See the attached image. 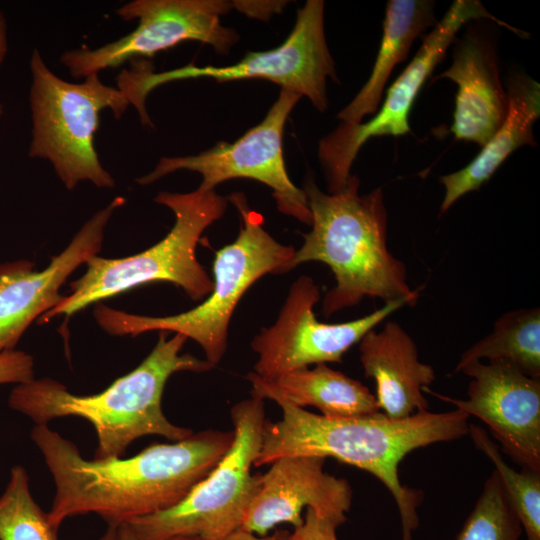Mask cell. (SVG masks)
Wrapping results in <instances>:
<instances>
[{
    "label": "cell",
    "instance_id": "obj_1",
    "mask_svg": "<svg viewBox=\"0 0 540 540\" xmlns=\"http://www.w3.org/2000/svg\"><path fill=\"white\" fill-rule=\"evenodd\" d=\"M31 439L52 474L56 492L48 517L59 529L70 517L95 513L120 526L178 504L230 449L234 431L207 430L171 444L155 443L130 457L87 460L47 425Z\"/></svg>",
    "mask_w": 540,
    "mask_h": 540
},
{
    "label": "cell",
    "instance_id": "obj_2",
    "mask_svg": "<svg viewBox=\"0 0 540 540\" xmlns=\"http://www.w3.org/2000/svg\"><path fill=\"white\" fill-rule=\"evenodd\" d=\"M282 418L264 421L262 442L254 466L285 456H320L355 466L376 477L392 495L400 515L402 540H412L419 526L420 490L402 484L399 465L413 450L460 439L468 434L469 415L418 412L401 419L383 413L331 418L284 401H276Z\"/></svg>",
    "mask_w": 540,
    "mask_h": 540
},
{
    "label": "cell",
    "instance_id": "obj_3",
    "mask_svg": "<svg viewBox=\"0 0 540 540\" xmlns=\"http://www.w3.org/2000/svg\"><path fill=\"white\" fill-rule=\"evenodd\" d=\"M360 180L351 175L338 192L324 193L313 180L304 192L311 212V231L295 250L290 270L305 262H322L332 271L335 286L324 296L325 317L353 307L364 298L414 305L418 292L407 283L404 263L387 247L388 215L381 188L359 193Z\"/></svg>",
    "mask_w": 540,
    "mask_h": 540
},
{
    "label": "cell",
    "instance_id": "obj_4",
    "mask_svg": "<svg viewBox=\"0 0 540 540\" xmlns=\"http://www.w3.org/2000/svg\"><path fill=\"white\" fill-rule=\"evenodd\" d=\"M186 341L184 335L168 339L166 332H159L150 354L100 393L75 395L54 379L34 378L12 389L8 405L36 425L66 416L88 420L98 439L94 459L121 457L133 441L146 435L183 440L192 430L171 423L162 411L166 382L176 372L201 373L214 368L206 360L180 354Z\"/></svg>",
    "mask_w": 540,
    "mask_h": 540
},
{
    "label": "cell",
    "instance_id": "obj_5",
    "mask_svg": "<svg viewBox=\"0 0 540 540\" xmlns=\"http://www.w3.org/2000/svg\"><path fill=\"white\" fill-rule=\"evenodd\" d=\"M227 199L237 208L242 225L235 241L215 253L213 289L206 299L186 312L163 317L130 314L98 303L93 315L105 332L114 336L173 332L198 343L213 367L221 361L242 296L264 275L290 271L295 253L293 246L279 243L265 230L263 216L249 208L244 194L236 192Z\"/></svg>",
    "mask_w": 540,
    "mask_h": 540
},
{
    "label": "cell",
    "instance_id": "obj_6",
    "mask_svg": "<svg viewBox=\"0 0 540 540\" xmlns=\"http://www.w3.org/2000/svg\"><path fill=\"white\" fill-rule=\"evenodd\" d=\"M154 201L168 207L175 216L169 233L152 247L132 256L89 258L86 272L70 283V294L39 317V324L59 315L70 317L92 303L156 281L180 287L194 301L211 293L213 279L198 261L196 250L203 232L224 215L227 197L215 190L197 188L188 193L161 191Z\"/></svg>",
    "mask_w": 540,
    "mask_h": 540
},
{
    "label": "cell",
    "instance_id": "obj_7",
    "mask_svg": "<svg viewBox=\"0 0 540 540\" xmlns=\"http://www.w3.org/2000/svg\"><path fill=\"white\" fill-rule=\"evenodd\" d=\"M29 104L32 137L28 156L47 160L68 190L80 182L112 189L115 180L102 166L94 145L100 113L110 109L119 119L130 102L99 74L71 83L57 76L35 48L30 57Z\"/></svg>",
    "mask_w": 540,
    "mask_h": 540
},
{
    "label": "cell",
    "instance_id": "obj_8",
    "mask_svg": "<svg viewBox=\"0 0 540 540\" xmlns=\"http://www.w3.org/2000/svg\"><path fill=\"white\" fill-rule=\"evenodd\" d=\"M211 78L217 82L265 79L299 96L307 97L320 112L327 110V79L337 81L335 63L324 31V1L307 0L297 10L294 27L285 41L274 49L247 53L228 66L189 64L154 73L149 63L140 62L123 70L119 85L140 116L146 115L145 99L159 85L175 80Z\"/></svg>",
    "mask_w": 540,
    "mask_h": 540
},
{
    "label": "cell",
    "instance_id": "obj_9",
    "mask_svg": "<svg viewBox=\"0 0 540 540\" xmlns=\"http://www.w3.org/2000/svg\"><path fill=\"white\" fill-rule=\"evenodd\" d=\"M230 415L234 439L218 465L175 506L122 524L137 539L219 540L240 527L258 487V475H251V467L261 448L264 401L242 400Z\"/></svg>",
    "mask_w": 540,
    "mask_h": 540
},
{
    "label": "cell",
    "instance_id": "obj_10",
    "mask_svg": "<svg viewBox=\"0 0 540 540\" xmlns=\"http://www.w3.org/2000/svg\"><path fill=\"white\" fill-rule=\"evenodd\" d=\"M300 99L298 94L281 90L264 119L235 141H220L196 155L161 157L155 168L136 182L149 185L179 170L199 173L202 181L198 189L202 191L215 190L218 184L235 178L256 180L272 189L281 213L310 226L306 194L290 179L282 149L286 121Z\"/></svg>",
    "mask_w": 540,
    "mask_h": 540
},
{
    "label": "cell",
    "instance_id": "obj_11",
    "mask_svg": "<svg viewBox=\"0 0 540 540\" xmlns=\"http://www.w3.org/2000/svg\"><path fill=\"white\" fill-rule=\"evenodd\" d=\"M232 8L234 1L224 0H133L115 12L123 21H138L131 33L98 48L65 51L59 61L79 79L132 58L152 57L184 41L208 44L226 55L239 40L233 29L220 23V17Z\"/></svg>",
    "mask_w": 540,
    "mask_h": 540
},
{
    "label": "cell",
    "instance_id": "obj_12",
    "mask_svg": "<svg viewBox=\"0 0 540 540\" xmlns=\"http://www.w3.org/2000/svg\"><path fill=\"white\" fill-rule=\"evenodd\" d=\"M488 19L518 36L522 32L491 15L475 0H456L443 18L425 37L415 57L389 87L383 105L368 122L355 126L340 124L319 141L318 158L324 171L328 192L340 191L351 176L352 164L370 138L403 136L410 133L409 115L416 97L442 61L460 28L471 20Z\"/></svg>",
    "mask_w": 540,
    "mask_h": 540
},
{
    "label": "cell",
    "instance_id": "obj_13",
    "mask_svg": "<svg viewBox=\"0 0 540 540\" xmlns=\"http://www.w3.org/2000/svg\"><path fill=\"white\" fill-rule=\"evenodd\" d=\"M320 288L302 275L291 285L274 324L251 341L258 359L253 373L274 379L288 372L320 363H340L343 355L387 316L406 305L393 300L368 315L343 323H323L314 314Z\"/></svg>",
    "mask_w": 540,
    "mask_h": 540
},
{
    "label": "cell",
    "instance_id": "obj_14",
    "mask_svg": "<svg viewBox=\"0 0 540 540\" xmlns=\"http://www.w3.org/2000/svg\"><path fill=\"white\" fill-rule=\"evenodd\" d=\"M467 399L423 391L484 422L502 451L522 469L540 472V379L503 361H473ZM458 372V373H459Z\"/></svg>",
    "mask_w": 540,
    "mask_h": 540
},
{
    "label": "cell",
    "instance_id": "obj_15",
    "mask_svg": "<svg viewBox=\"0 0 540 540\" xmlns=\"http://www.w3.org/2000/svg\"><path fill=\"white\" fill-rule=\"evenodd\" d=\"M124 203L118 196L96 212L42 271L28 260L0 264V354L14 350L30 324L64 298L60 288L77 267L100 252L105 227Z\"/></svg>",
    "mask_w": 540,
    "mask_h": 540
},
{
    "label": "cell",
    "instance_id": "obj_16",
    "mask_svg": "<svg viewBox=\"0 0 540 540\" xmlns=\"http://www.w3.org/2000/svg\"><path fill=\"white\" fill-rule=\"evenodd\" d=\"M326 458L320 456H285L258 475V487L244 513L240 528L265 536L282 523L300 526L304 507L317 514L340 521L352 505L349 482L324 471Z\"/></svg>",
    "mask_w": 540,
    "mask_h": 540
},
{
    "label": "cell",
    "instance_id": "obj_17",
    "mask_svg": "<svg viewBox=\"0 0 540 540\" xmlns=\"http://www.w3.org/2000/svg\"><path fill=\"white\" fill-rule=\"evenodd\" d=\"M451 66L434 80L446 78L457 85L453 123L455 139L481 148L504 122L508 95L498 71L494 45L476 31L454 40Z\"/></svg>",
    "mask_w": 540,
    "mask_h": 540
},
{
    "label": "cell",
    "instance_id": "obj_18",
    "mask_svg": "<svg viewBox=\"0 0 540 540\" xmlns=\"http://www.w3.org/2000/svg\"><path fill=\"white\" fill-rule=\"evenodd\" d=\"M360 362L376 384V400L389 418L401 419L428 411L423 388L435 381V371L419 360L411 336L395 321L370 330L359 342Z\"/></svg>",
    "mask_w": 540,
    "mask_h": 540
},
{
    "label": "cell",
    "instance_id": "obj_19",
    "mask_svg": "<svg viewBox=\"0 0 540 540\" xmlns=\"http://www.w3.org/2000/svg\"><path fill=\"white\" fill-rule=\"evenodd\" d=\"M506 118L479 154L462 169L439 178L445 188L440 214L460 197L478 190L507 157L521 146L537 145L533 124L540 116V85L530 76L512 74L507 83Z\"/></svg>",
    "mask_w": 540,
    "mask_h": 540
},
{
    "label": "cell",
    "instance_id": "obj_20",
    "mask_svg": "<svg viewBox=\"0 0 540 540\" xmlns=\"http://www.w3.org/2000/svg\"><path fill=\"white\" fill-rule=\"evenodd\" d=\"M246 378L251 383L253 398L284 401L299 408L313 406L326 417H358L380 412L375 395L365 385L325 363L274 379H263L253 372Z\"/></svg>",
    "mask_w": 540,
    "mask_h": 540
},
{
    "label": "cell",
    "instance_id": "obj_21",
    "mask_svg": "<svg viewBox=\"0 0 540 540\" xmlns=\"http://www.w3.org/2000/svg\"><path fill=\"white\" fill-rule=\"evenodd\" d=\"M437 22L433 1L387 2L383 34L371 74L352 101L337 114L342 124H361L365 116L378 111L391 72L407 58L413 42Z\"/></svg>",
    "mask_w": 540,
    "mask_h": 540
},
{
    "label": "cell",
    "instance_id": "obj_22",
    "mask_svg": "<svg viewBox=\"0 0 540 540\" xmlns=\"http://www.w3.org/2000/svg\"><path fill=\"white\" fill-rule=\"evenodd\" d=\"M506 362L524 374L540 379V310L517 309L500 316L493 331L468 348L454 372L473 361Z\"/></svg>",
    "mask_w": 540,
    "mask_h": 540
},
{
    "label": "cell",
    "instance_id": "obj_23",
    "mask_svg": "<svg viewBox=\"0 0 540 540\" xmlns=\"http://www.w3.org/2000/svg\"><path fill=\"white\" fill-rule=\"evenodd\" d=\"M468 434L476 448L494 465L508 502L522 526L525 540H540V472L512 468L504 460L500 447L480 426L469 424Z\"/></svg>",
    "mask_w": 540,
    "mask_h": 540
},
{
    "label": "cell",
    "instance_id": "obj_24",
    "mask_svg": "<svg viewBox=\"0 0 540 540\" xmlns=\"http://www.w3.org/2000/svg\"><path fill=\"white\" fill-rule=\"evenodd\" d=\"M57 533L32 497L27 471L13 466L0 495V540H58Z\"/></svg>",
    "mask_w": 540,
    "mask_h": 540
},
{
    "label": "cell",
    "instance_id": "obj_25",
    "mask_svg": "<svg viewBox=\"0 0 540 540\" xmlns=\"http://www.w3.org/2000/svg\"><path fill=\"white\" fill-rule=\"evenodd\" d=\"M523 529L494 470L455 540H522Z\"/></svg>",
    "mask_w": 540,
    "mask_h": 540
},
{
    "label": "cell",
    "instance_id": "obj_26",
    "mask_svg": "<svg viewBox=\"0 0 540 540\" xmlns=\"http://www.w3.org/2000/svg\"><path fill=\"white\" fill-rule=\"evenodd\" d=\"M342 523L317 514L307 507L303 523L294 528L287 540H338L337 529Z\"/></svg>",
    "mask_w": 540,
    "mask_h": 540
},
{
    "label": "cell",
    "instance_id": "obj_27",
    "mask_svg": "<svg viewBox=\"0 0 540 540\" xmlns=\"http://www.w3.org/2000/svg\"><path fill=\"white\" fill-rule=\"evenodd\" d=\"M34 379V360L21 350H9L0 354V385L23 384Z\"/></svg>",
    "mask_w": 540,
    "mask_h": 540
},
{
    "label": "cell",
    "instance_id": "obj_28",
    "mask_svg": "<svg viewBox=\"0 0 540 540\" xmlns=\"http://www.w3.org/2000/svg\"><path fill=\"white\" fill-rule=\"evenodd\" d=\"M235 8L239 9L242 13L259 18L268 19L273 13L281 11L285 5V1H234Z\"/></svg>",
    "mask_w": 540,
    "mask_h": 540
},
{
    "label": "cell",
    "instance_id": "obj_29",
    "mask_svg": "<svg viewBox=\"0 0 540 540\" xmlns=\"http://www.w3.org/2000/svg\"><path fill=\"white\" fill-rule=\"evenodd\" d=\"M289 534L290 532L288 530L277 529L270 535L259 536L238 527L219 540H287Z\"/></svg>",
    "mask_w": 540,
    "mask_h": 540
},
{
    "label": "cell",
    "instance_id": "obj_30",
    "mask_svg": "<svg viewBox=\"0 0 540 540\" xmlns=\"http://www.w3.org/2000/svg\"><path fill=\"white\" fill-rule=\"evenodd\" d=\"M8 52L7 23L2 10L0 9V67L3 64Z\"/></svg>",
    "mask_w": 540,
    "mask_h": 540
},
{
    "label": "cell",
    "instance_id": "obj_31",
    "mask_svg": "<svg viewBox=\"0 0 540 540\" xmlns=\"http://www.w3.org/2000/svg\"><path fill=\"white\" fill-rule=\"evenodd\" d=\"M118 527L119 526L108 525L106 531L99 540H120Z\"/></svg>",
    "mask_w": 540,
    "mask_h": 540
},
{
    "label": "cell",
    "instance_id": "obj_32",
    "mask_svg": "<svg viewBox=\"0 0 540 540\" xmlns=\"http://www.w3.org/2000/svg\"><path fill=\"white\" fill-rule=\"evenodd\" d=\"M118 530L120 540H139L122 525L118 527Z\"/></svg>",
    "mask_w": 540,
    "mask_h": 540
},
{
    "label": "cell",
    "instance_id": "obj_33",
    "mask_svg": "<svg viewBox=\"0 0 540 540\" xmlns=\"http://www.w3.org/2000/svg\"><path fill=\"white\" fill-rule=\"evenodd\" d=\"M166 540H201V539L198 537H192V536H178V537H173Z\"/></svg>",
    "mask_w": 540,
    "mask_h": 540
},
{
    "label": "cell",
    "instance_id": "obj_34",
    "mask_svg": "<svg viewBox=\"0 0 540 540\" xmlns=\"http://www.w3.org/2000/svg\"><path fill=\"white\" fill-rule=\"evenodd\" d=\"M3 112H4V108H3V105L0 104V117L3 115Z\"/></svg>",
    "mask_w": 540,
    "mask_h": 540
}]
</instances>
